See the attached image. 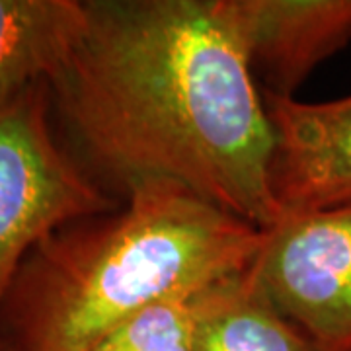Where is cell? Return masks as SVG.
I'll use <instances>...</instances> for the list:
<instances>
[{
  "label": "cell",
  "mask_w": 351,
  "mask_h": 351,
  "mask_svg": "<svg viewBox=\"0 0 351 351\" xmlns=\"http://www.w3.org/2000/svg\"><path fill=\"white\" fill-rule=\"evenodd\" d=\"M88 27L49 82L90 174L168 180L269 230L276 135L226 0H86Z\"/></svg>",
  "instance_id": "6da1fadb"
},
{
  "label": "cell",
  "mask_w": 351,
  "mask_h": 351,
  "mask_svg": "<svg viewBox=\"0 0 351 351\" xmlns=\"http://www.w3.org/2000/svg\"><path fill=\"white\" fill-rule=\"evenodd\" d=\"M125 193L29 252L0 304V351H94L145 306L240 274L262 248L265 230L180 184Z\"/></svg>",
  "instance_id": "7a4b0ae2"
},
{
  "label": "cell",
  "mask_w": 351,
  "mask_h": 351,
  "mask_svg": "<svg viewBox=\"0 0 351 351\" xmlns=\"http://www.w3.org/2000/svg\"><path fill=\"white\" fill-rule=\"evenodd\" d=\"M115 207L59 137L47 82L0 104V304L41 240Z\"/></svg>",
  "instance_id": "3957f363"
},
{
  "label": "cell",
  "mask_w": 351,
  "mask_h": 351,
  "mask_svg": "<svg viewBox=\"0 0 351 351\" xmlns=\"http://www.w3.org/2000/svg\"><path fill=\"white\" fill-rule=\"evenodd\" d=\"M252 277L320 351H351V201L285 215L265 230Z\"/></svg>",
  "instance_id": "277c9868"
},
{
  "label": "cell",
  "mask_w": 351,
  "mask_h": 351,
  "mask_svg": "<svg viewBox=\"0 0 351 351\" xmlns=\"http://www.w3.org/2000/svg\"><path fill=\"white\" fill-rule=\"evenodd\" d=\"M263 100L276 135L271 188L283 217L351 201V94Z\"/></svg>",
  "instance_id": "5b68a950"
},
{
  "label": "cell",
  "mask_w": 351,
  "mask_h": 351,
  "mask_svg": "<svg viewBox=\"0 0 351 351\" xmlns=\"http://www.w3.org/2000/svg\"><path fill=\"white\" fill-rule=\"evenodd\" d=\"M263 94L295 98L314 69L351 41V0H226Z\"/></svg>",
  "instance_id": "8992f818"
},
{
  "label": "cell",
  "mask_w": 351,
  "mask_h": 351,
  "mask_svg": "<svg viewBox=\"0 0 351 351\" xmlns=\"http://www.w3.org/2000/svg\"><path fill=\"white\" fill-rule=\"evenodd\" d=\"M86 27V0H0V104L49 84Z\"/></svg>",
  "instance_id": "52a82bcc"
},
{
  "label": "cell",
  "mask_w": 351,
  "mask_h": 351,
  "mask_svg": "<svg viewBox=\"0 0 351 351\" xmlns=\"http://www.w3.org/2000/svg\"><path fill=\"white\" fill-rule=\"evenodd\" d=\"M193 351H320L274 306L250 267L197 293Z\"/></svg>",
  "instance_id": "ba28073f"
},
{
  "label": "cell",
  "mask_w": 351,
  "mask_h": 351,
  "mask_svg": "<svg viewBox=\"0 0 351 351\" xmlns=\"http://www.w3.org/2000/svg\"><path fill=\"white\" fill-rule=\"evenodd\" d=\"M197 293L166 297L145 306L94 351H193Z\"/></svg>",
  "instance_id": "9c48e42d"
}]
</instances>
